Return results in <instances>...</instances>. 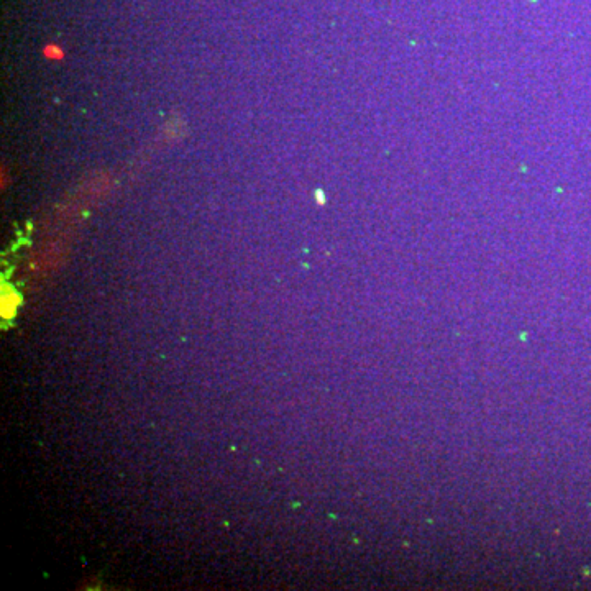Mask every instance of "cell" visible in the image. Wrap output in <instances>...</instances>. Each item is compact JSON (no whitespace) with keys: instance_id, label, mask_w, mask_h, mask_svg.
Segmentation results:
<instances>
[{"instance_id":"obj_1","label":"cell","mask_w":591,"mask_h":591,"mask_svg":"<svg viewBox=\"0 0 591 591\" xmlns=\"http://www.w3.org/2000/svg\"><path fill=\"white\" fill-rule=\"evenodd\" d=\"M43 53H44L46 59H51V61H59V59L64 58V53L61 50V46L53 44V43L46 46V48L43 50Z\"/></svg>"}]
</instances>
